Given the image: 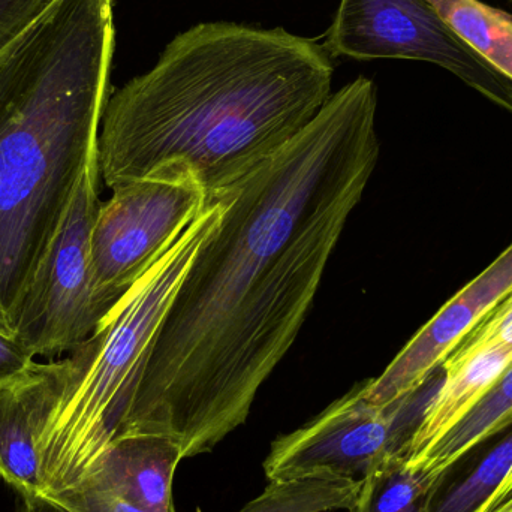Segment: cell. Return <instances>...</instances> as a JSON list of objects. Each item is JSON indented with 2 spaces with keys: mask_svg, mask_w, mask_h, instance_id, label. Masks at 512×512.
<instances>
[{
  "mask_svg": "<svg viewBox=\"0 0 512 512\" xmlns=\"http://www.w3.org/2000/svg\"><path fill=\"white\" fill-rule=\"evenodd\" d=\"M333 72L322 44L282 27L197 24L108 99L99 174L111 189L191 177L212 200L307 128Z\"/></svg>",
  "mask_w": 512,
  "mask_h": 512,
  "instance_id": "2",
  "label": "cell"
},
{
  "mask_svg": "<svg viewBox=\"0 0 512 512\" xmlns=\"http://www.w3.org/2000/svg\"><path fill=\"white\" fill-rule=\"evenodd\" d=\"M442 20L512 80V15L480 0H429Z\"/></svg>",
  "mask_w": 512,
  "mask_h": 512,
  "instance_id": "15",
  "label": "cell"
},
{
  "mask_svg": "<svg viewBox=\"0 0 512 512\" xmlns=\"http://www.w3.org/2000/svg\"><path fill=\"white\" fill-rule=\"evenodd\" d=\"M512 424V366L483 400L439 442L438 447L409 465L423 472L430 481L444 483L448 472L475 447Z\"/></svg>",
  "mask_w": 512,
  "mask_h": 512,
  "instance_id": "13",
  "label": "cell"
},
{
  "mask_svg": "<svg viewBox=\"0 0 512 512\" xmlns=\"http://www.w3.org/2000/svg\"><path fill=\"white\" fill-rule=\"evenodd\" d=\"M35 358L11 336L0 330V385L26 370Z\"/></svg>",
  "mask_w": 512,
  "mask_h": 512,
  "instance_id": "19",
  "label": "cell"
},
{
  "mask_svg": "<svg viewBox=\"0 0 512 512\" xmlns=\"http://www.w3.org/2000/svg\"><path fill=\"white\" fill-rule=\"evenodd\" d=\"M17 512H69L53 499L42 496H17Z\"/></svg>",
  "mask_w": 512,
  "mask_h": 512,
  "instance_id": "20",
  "label": "cell"
},
{
  "mask_svg": "<svg viewBox=\"0 0 512 512\" xmlns=\"http://www.w3.org/2000/svg\"><path fill=\"white\" fill-rule=\"evenodd\" d=\"M182 460V448L173 439L126 436L111 445L80 490L110 493L144 511L174 512V475Z\"/></svg>",
  "mask_w": 512,
  "mask_h": 512,
  "instance_id": "12",
  "label": "cell"
},
{
  "mask_svg": "<svg viewBox=\"0 0 512 512\" xmlns=\"http://www.w3.org/2000/svg\"><path fill=\"white\" fill-rule=\"evenodd\" d=\"M439 382L432 378L385 406L369 402L361 385L354 388L300 429L277 438L264 462L265 477L270 483L315 475L360 480L408 442Z\"/></svg>",
  "mask_w": 512,
  "mask_h": 512,
  "instance_id": "6",
  "label": "cell"
},
{
  "mask_svg": "<svg viewBox=\"0 0 512 512\" xmlns=\"http://www.w3.org/2000/svg\"><path fill=\"white\" fill-rule=\"evenodd\" d=\"M512 366V348L462 343L442 364L444 376L424 409L417 429L400 448L406 459L418 462L486 397Z\"/></svg>",
  "mask_w": 512,
  "mask_h": 512,
  "instance_id": "11",
  "label": "cell"
},
{
  "mask_svg": "<svg viewBox=\"0 0 512 512\" xmlns=\"http://www.w3.org/2000/svg\"><path fill=\"white\" fill-rule=\"evenodd\" d=\"M221 213V201H209L99 330L71 351L65 390L36 442L38 496L78 492L122 435L171 300Z\"/></svg>",
  "mask_w": 512,
  "mask_h": 512,
  "instance_id": "4",
  "label": "cell"
},
{
  "mask_svg": "<svg viewBox=\"0 0 512 512\" xmlns=\"http://www.w3.org/2000/svg\"><path fill=\"white\" fill-rule=\"evenodd\" d=\"M322 47L331 59L433 63L512 114V80L472 50L429 0H340Z\"/></svg>",
  "mask_w": 512,
  "mask_h": 512,
  "instance_id": "7",
  "label": "cell"
},
{
  "mask_svg": "<svg viewBox=\"0 0 512 512\" xmlns=\"http://www.w3.org/2000/svg\"><path fill=\"white\" fill-rule=\"evenodd\" d=\"M511 289L512 242L441 307L378 378L361 384L364 397L385 406L420 390Z\"/></svg>",
  "mask_w": 512,
  "mask_h": 512,
  "instance_id": "9",
  "label": "cell"
},
{
  "mask_svg": "<svg viewBox=\"0 0 512 512\" xmlns=\"http://www.w3.org/2000/svg\"><path fill=\"white\" fill-rule=\"evenodd\" d=\"M71 372V357L26 370L0 385V477L17 496L38 495L36 442Z\"/></svg>",
  "mask_w": 512,
  "mask_h": 512,
  "instance_id": "10",
  "label": "cell"
},
{
  "mask_svg": "<svg viewBox=\"0 0 512 512\" xmlns=\"http://www.w3.org/2000/svg\"><path fill=\"white\" fill-rule=\"evenodd\" d=\"M512 490V468L510 469V472H508L507 477L502 480V483L499 484L498 487H496V492L499 493H508Z\"/></svg>",
  "mask_w": 512,
  "mask_h": 512,
  "instance_id": "22",
  "label": "cell"
},
{
  "mask_svg": "<svg viewBox=\"0 0 512 512\" xmlns=\"http://www.w3.org/2000/svg\"><path fill=\"white\" fill-rule=\"evenodd\" d=\"M469 345H502L512 348V289L510 294L463 340Z\"/></svg>",
  "mask_w": 512,
  "mask_h": 512,
  "instance_id": "18",
  "label": "cell"
},
{
  "mask_svg": "<svg viewBox=\"0 0 512 512\" xmlns=\"http://www.w3.org/2000/svg\"><path fill=\"white\" fill-rule=\"evenodd\" d=\"M472 512H512V490L508 493L493 492Z\"/></svg>",
  "mask_w": 512,
  "mask_h": 512,
  "instance_id": "21",
  "label": "cell"
},
{
  "mask_svg": "<svg viewBox=\"0 0 512 512\" xmlns=\"http://www.w3.org/2000/svg\"><path fill=\"white\" fill-rule=\"evenodd\" d=\"M51 0H0V53L15 41Z\"/></svg>",
  "mask_w": 512,
  "mask_h": 512,
  "instance_id": "17",
  "label": "cell"
},
{
  "mask_svg": "<svg viewBox=\"0 0 512 512\" xmlns=\"http://www.w3.org/2000/svg\"><path fill=\"white\" fill-rule=\"evenodd\" d=\"M376 111L378 87L360 75L291 143L212 198L221 218L171 300L119 439L165 436L189 459L246 423L378 164Z\"/></svg>",
  "mask_w": 512,
  "mask_h": 512,
  "instance_id": "1",
  "label": "cell"
},
{
  "mask_svg": "<svg viewBox=\"0 0 512 512\" xmlns=\"http://www.w3.org/2000/svg\"><path fill=\"white\" fill-rule=\"evenodd\" d=\"M209 203L191 177H155L113 188L101 203L90 258L96 288L119 303Z\"/></svg>",
  "mask_w": 512,
  "mask_h": 512,
  "instance_id": "8",
  "label": "cell"
},
{
  "mask_svg": "<svg viewBox=\"0 0 512 512\" xmlns=\"http://www.w3.org/2000/svg\"><path fill=\"white\" fill-rule=\"evenodd\" d=\"M512 468V432L504 442L493 448L489 456L457 484L430 512H472L480 507L502 483Z\"/></svg>",
  "mask_w": 512,
  "mask_h": 512,
  "instance_id": "16",
  "label": "cell"
},
{
  "mask_svg": "<svg viewBox=\"0 0 512 512\" xmlns=\"http://www.w3.org/2000/svg\"><path fill=\"white\" fill-rule=\"evenodd\" d=\"M98 158L81 177L68 215L21 304L14 337L33 358L74 351L108 318L116 301L96 288L90 237L98 215Z\"/></svg>",
  "mask_w": 512,
  "mask_h": 512,
  "instance_id": "5",
  "label": "cell"
},
{
  "mask_svg": "<svg viewBox=\"0 0 512 512\" xmlns=\"http://www.w3.org/2000/svg\"><path fill=\"white\" fill-rule=\"evenodd\" d=\"M441 486L409 465L399 450L361 478L349 512H430Z\"/></svg>",
  "mask_w": 512,
  "mask_h": 512,
  "instance_id": "14",
  "label": "cell"
},
{
  "mask_svg": "<svg viewBox=\"0 0 512 512\" xmlns=\"http://www.w3.org/2000/svg\"><path fill=\"white\" fill-rule=\"evenodd\" d=\"M117 0H51L0 53V330L50 251L110 99Z\"/></svg>",
  "mask_w": 512,
  "mask_h": 512,
  "instance_id": "3",
  "label": "cell"
}]
</instances>
